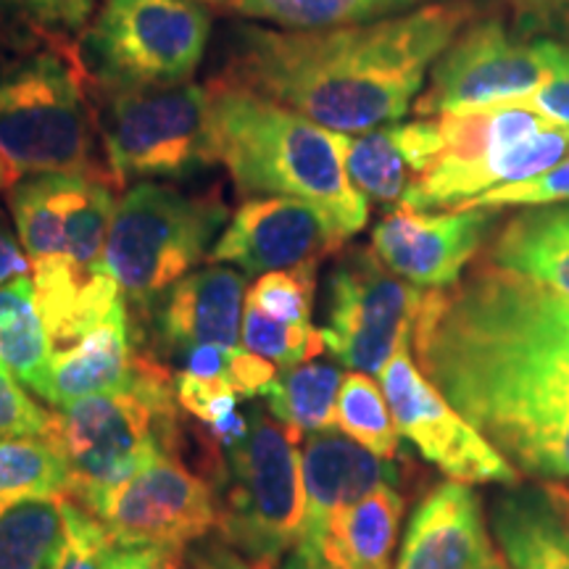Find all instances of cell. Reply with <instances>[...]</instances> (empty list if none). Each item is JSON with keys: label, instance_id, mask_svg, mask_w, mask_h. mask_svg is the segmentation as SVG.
Returning a JSON list of instances; mask_svg holds the SVG:
<instances>
[{"label": "cell", "instance_id": "6da1fadb", "mask_svg": "<svg viewBox=\"0 0 569 569\" xmlns=\"http://www.w3.org/2000/svg\"><path fill=\"white\" fill-rule=\"evenodd\" d=\"M419 369L469 425L536 480H569V301L482 264L427 290Z\"/></svg>", "mask_w": 569, "mask_h": 569}, {"label": "cell", "instance_id": "7a4b0ae2", "mask_svg": "<svg viewBox=\"0 0 569 569\" xmlns=\"http://www.w3.org/2000/svg\"><path fill=\"white\" fill-rule=\"evenodd\" d=\"M469 0L327 30L232 32L224 80L332 132H367L415 109L432 63L475 19Z\"/></svg>", "mask_w": 569, "mask_h": 569}, {"label": "cell", "instance_id": "3957f363", "mask_svg": "<svg viewBox=\"0 0 569 569\" xmlns=\"http://www.w3.org/2000/svg\"><path fill=\"white\" fill-rule=\"evenodd\" d=\"M211 130L219 161L240 196H288L325 211L346 238L367 227L369 201L348 180L340 132L284 106L217 80Z\"/></svg>", "mask_w": 569, "mask_h": 569}, {"label": "cell", "instance_id": "277c9868", "mask_svg": "<svg viewBox=\"0 0 569 569\" xmlns=\"http://www.w3.org/2000/svg\"><path fill=\"white\" fill-rule=\"evenodd\" d=\"M180 411L174 375L148 351H138L130 386L56 409L48 438L67 457L71 498L82 501L148 461L180 451Z\"/></svg>", "mask_w": 569, "mask_h": 569}, {"label": "cell", "instance_id": "5b68a950", "mask_svg": "<svg viewBox=\"0 0 569 569\" xmlns=\"http://www.w3.org/2000/svg\"><path fill=\"white\" fill-rule=\"evenodd\" d=\"M227 227L219 193L184 196L159 182H138L119 198L103 267L130 311L132 336L177 280L211 253Z\"/></svg>", "mask_w": 569, "mask_h": 569}, {"label": "cell", "instance_id": "8992f818", "mask_svg": "<svg viewBox=\"0 0 569 569\" xmlns=\"http://www.w3.org/2000/svg\"><path fill=\"white\" fill-rule=\"evenodd\" d=\"M296 432L256 403L251 432L232 451H209L217 480L219 532L256 569H280L303 515V475Z\"/></svg>", "mask_w": 569, "mask_h": 569}, {"label": "cell", "instance_id": "52a82bcc", "mask_svg": "<svg viewBox=\"0 0 569 569\" xmlns=\"http://www.w3.org/2000/svg\"><path fill=\"white\" fill-rule=\"evenodd\" d=\"M101 101V140L113 184L190 180L219 163L211 92L196 82H92Z\"/></svg>", "mask_w": 569, "mask_h": 569}, {"label": "cell", "instance_id": "ba28073f", "mask_svg": "<svg viewBox=\"0 0 569 569\" xmlns=\"http://www.w3.org/2000/svg\"><path fill=\"white\" fill-rule=\"evenodd\" d=\"M0 159L11 180L34 174L111 180L96 167V117L74 56L42 51L0 74Z\"/></svg>", "mask_w": 569, "mask_h": 569}, {"label": "cell", "instance_id": "9c48e42d", "mask_svg": "<svg viewBox=\"0 0 569 569\" xmlns=\"http://www.w3.org/2000/svg\"><path fill=\"white\" fill-rule=\"evenodd\" d=\"M209 34L211 17L193 0H103L84 56L92 82H190Z\"/></svg>", "mask_w": 569, "mask_h": 569}, {"label": "cell", "instance_id": "30bf717a", "mask_svg": "<svg viewBox=\"0 0 569 569\" xmlns=\"http://www.w3.org/2000/svg\"><path fill=\"white\" fill-rule=\"evenodd\" d=\"M427 290L417 288L382 264L375 248H351L327 280L325 351L353 372L380 375L415 325Z\"/></svg>", "mask_w": 569, "mask_h": 569}, {"label": "cell", "instance_id": "8fae6325", "mask_svg": "<svg viewBox=\"0 0 569 569\" xmlns=\"http://www.w3.org/2000/svg\"><path fill=\"white\" fill-rule=\"evenodd\" d=\"M119 549H161L182 553L219 528L217 488L167 453L130 478L82 498Z\"/></svg>", "mask_w": 569, "mask_h": 569}, {"label": "cell", "instance_id": "7c38bea8", "mask_svg": "<svg viewBox=\"0 0 569 569\" xmlns=\"http://www.w3.org/2000/svg\"><path fill=\"white\" fill-rule=\"evenodd\" d=\"M549 77L536 42L511 34L501 19H472L432 63L417 117L469 113L525 103Z\"/></svg>", "mask_w": 569, "mask_h": 569}, {"label": "cell", "instance_id": "4fadbf2b", "mask_svg": "<svg viewBox=\"0 0 569 569\" xmlns=\"http://www.w3.org/2000/svg\"><path fill=\"white\" fill-rule=\"evenodd\" d=\"M380 388L388 398L401 438L411 440L430 465L448 475V480L465 486L475 482L517 486V469L467 422L461 411L448 403V398L415 365L411 340L398 348L382 367Z\"/></svg>", "mask_w": 569, "mask_h": 569}, {"label": "cell", "instance_id": "5bb4252c", "mask_svg": "<svg viewBox=\"0 0 569 569\" xmlns=\"http://www.w3.org/2000/svg\"><path fill=\"white\" fill-rule=\"evenodd\" d=\"M338 224L317 206L288 196L248 198L213 243V264H232L246 274L288 272L319 264L346 243Z\"/></svg>", "mask_w": 569, "mask_h": 569}, {"label": "cell", "instance_id": "9a60e30c", "mask_svg": "<svg viewBox=\"0 0 569 569\" xmlns=\"http://www.w3.org/2000/svg\"><path fill=\"white\" fill-rule=\"evenodd\" d=\"M496 222L498 209L417 211L398 206L375 224L372 248L401 280L422 290H443L465 277Z\"/></svg>", "mask_w": 569, "mask_h": 569}, {"label": "cell", "instance_id": "2e32d148", "mask_svg": "<svg viewBox=\"0 0 569 569\" xmlns=\"http://www.w3.org/2000/svg\"><path fill=\"white\" fill-rule=\"evenodd\" d=\"M303 515L280 569H327L325 540L336 515L380 486H396L393 461L375 457L343 432H317L303 440Z\"/></svg>", "mask_w": 569, "mask_h": 569}, {"label": "cell", "instance_id": "e0dca14e", "mask_svg": "<svg viewBox=\"0 0 569 569\" xmlns=\"http://www.w3.org/2000/svg\"><path fill=\"white\" fill-rule=\"evenodd\" d=\"M248 282L238 269L217 264L193 269L159 298L142 325L156 356L182 353L190 346H240ZM146 340V338H142Z\"/></svg>", "mask_w": 569, "mask_h": 569}, {"label": "cell", "instance_id": "ac0fdd59", "mask_svg": "<svg viewBox=\"0 0 569 569\" xmlns=\"http://www.w3.org/2000/svg\"><path fill=\"white\" fill-rule=\"evenodd\" d=\"M396 569H507L478 493L457 480L432 488L409 519Z\"/></svg>", "mask_w": 569, "mask_h": 569}, {"label": "cell", "instance_id": "d6986e66", "mask_svg": "<svg viewBox=\"0 0 569 569\" xmlns=\"http://www.w3.org/2000/svg\"><path fill=\"white\" fill-rule=\"evenodd\" d=\"M440 146L436 119L396 122L377 130L340 132L348 180L367 201L401 203L411 182L425 174Z\"/></svg>", "mask_w": 569, "mask_h": 569}, {"label": "cell", "instance_id": "ffe728a7", "mask_svg": "<svg viewBox=\"0 0 569 569\" xmlns=\"http://www.w3.org/2000/svg\"><path fill=\"white\" fill-rule=\"evenodd\" d=\"M140 346L134 343L124 298L92 330L74 343L56 348L51 359V396L48 403L69 409L84 398L113 393L130 386Z\"/></svg>", "mask_w": 569, "mask_h": 569}, {"label": "cell", "instance_id": "44dd1931", "mask_svg": "<svg viewBox=\"0 0 569 569\" xmlns=\"http://www.w3.org/2000/svg\"><path fill=\"white\" fill-rule=\"evenodd\" d=\"M493 532L515 569H569V498L559 490L509 486L493 501Z\"/></svg>", "mask_w": 569, "mask_h": 569}, {"label": "cell", "instance_id": "7402d4cb", "mask_svg": "<svg viewBox=\"0 0 569 569\" xmlns=\"http://www.w3.org/2000/svg\"><path fill=\"white\" fill-rule=\"evenodd\" d=\"M488 264L522 274L569 301V203L532 206L498 230Z\"/></svg>", "mask_w": 569, "mask_h": 569}, {"label": "cell", "instance_id": "603a6c76", "mask_svg": "<svg viewBox=\"0 0 569 569\" xmlns=\"http://www.w3.org/2000/svg\"><path fill=\"white\" fill-rule=\"evenodd\" d=\"M403 498L380 486L336 515L325 540L327 569H390Z\"/></svg>", "mask_w": 569, "mask_h": 569}, {"label": "cell", "instance_id": "cb8c5ba5", "mask_svg": "<svg viewBox=\"0 0 569 569\" xmlns=\"http://www.w3.org/2000/svg\"><path fill=\"white\" fill-rule=\"evenodd\" d=\"M53 346L34 301L32 277L0 288V361L30 393L48 403Z\"/></svg>", "mask_w": 569, "mask_h": 569}, {"label": "cell", "instance_id": "d4e9b609", "mask_svg": "<svg viewBox=\"0 0 569 569\" xmlns=\"http://www.w3.org/2000/svg\"><path fill=\"white\" fill-rule=\"evenodd\" d=\"M71 490L67 457L51 438H0V515L34 501H63Z\"/></svg>", "mask_w": 569, "mask_h": 569}, {"label": "cell", "instance_id": "484cf974", "mask_svg": "<svg viewBox=\"0 0 569 569\" xmlns=\"http://www.w3.org/2000/svg\"><path fill=\"white\" fill-rule=\"evenodd\" d=\"M343 372L330 361H301L280 369L272 388L267 390L269 415L282 422L298 438L336 430L338 393L343 386Z\"/></svg>", "mask_w": 569, "mask_h": 569}, {"label": "cell", "instance_id": "4316f807", "mask_svg": "<svg viewBox=\"0 0 569 569\" xmlns=\"http://www.w3.org/2000/svg\"><path fill=\"white\" fill-rule=\"evenodd\" d=\"M436 0H232L240 13L267 19L282 30H327L398 17Z\"/></svg>", "mask_w": 569, "mask_h": 569}, {"label": "cell", "instance_id": "83f0119b", "mask_svg": "<svg viewBox=\"0 0 569 569\" xmlns=\"http://www.w3.org/2000/svg\"><path fill=\"white\" fill-rule=\"evenodd\" d=\"M338 430L356 440L375 457L393 461L401 451V432L390 415L388 398L372 377L365 372H348L338 393L336 407Z\"/></svg>", "mask_w": 569, "mask_h": 569}, {"label": "cell", "instance_id": "f1b7e54d", "mask_svg": "<svg viewBox=\"0 0 569 569\" xmlns=\"http://www.w3.org/2000/svg\"><path fill=\"white\" fill-rule=\"evenodd\" d=\"M63 536L61 501H34L0 515V569H51Z\"/></svg>", "mask_w": 569, "mask_h": 569}, {"label": "cell", "instance_id": "f546056e", "mask_svg": "<svg viewBox=\"0 0 569 569\" xmlns=\"http://www.w3.org/2000/svg\"><path fill=\"white\" fill-rule=\"evenodd\" d=\"M319 264H306L288 272L261 274L248 288L246 306L261 311V315L277 319V322L296 327H315L311 309H315Z\"/></svg>", "mask_w": 569, "mask_h": 569}, {"label": "cell", "instance_id": "4dcf8cb0", "mask_svg": "<svg viewBox=\"0 0 569 569\" xmlns=\"http://www.w3.org/2000/svg\"><path fill=\"white\" fill-rule=\"evenodd\" d=\"M240 340L248 351L272 361L277 369H290L301 361L317 359L325 351L322 336L317 327H296L277 322V319L261 315V311L246 306L243 332Z\"/></svg>", "mask_w": 569, "mask_h": 569}, {"label": "cell", "instance_id": "1f68e13d", "mask_svg": "<svg viewBox=\"0 0 569 569\" xmlns=\"http://www.w3.org/2000/svg\"><path fill=\"white\" fill-rule=\"evenodd\" d=\"M63 536L51 569H106L117 549L101 519L88 511L74 498L61 501Z\"/></svg>", "mask_w": 569, "mask_h": 569}, {"label": "cell", "instance_id": "d6a6232c", "mask_svg": "<svg viewBox=\"0 0 569 569\" xmlns=\"http://www.w3.org/2000/svg\"><path fill=\"white\" fill-rule=\"evenodd\" d=\"M569 203V156L557 167L546 169L528 180H519L501 188L488 190L461 206V209H503V206H549Z\"/></svg>", "mask_w": 569, "mask_h": 569}, {"label": "cell", "instance_id": "836d02e7", "mask_svg": "<svg viewBox=\"0 0 569 569\" xmlns=\"http://www.w3.org/2000/svg\"><path fill=\"white\" fill-rule=\"evenodd\" d=\"M53 411L40 407L0 361V438L51 436Z\"/></svg>", "mask_w": 569, "mask_h": 569}, {"label": "cell", "instance_id": "e575fe53", "mask_svg": "<svg viewBox=\"0 0 569 569\" xmlns=\"http://www.w3.org/2000/svg\"><path fill=\"white\" fill-rule=\"evenodd\" d=\"M0 6L19 11L51 34H74L88 24L98 0H0Z\"/></svg>", "mask_w": 569, "mask_h": 569}, {"label": "cell", "instance_id": "d590c367", "mask_svg": "<svg viewBox=\"0 0 569 569\" xmlns=\"http://www.w3.org/2000/svg\"><path fill=\"white\" fill-rule=\"evenodd\" d=\"M277 375H280V369H277L272 361L251 353L246 346L234 348L230 365V386L238 396L264 398L267 390L272 388V382L277 380Z\"/></svg>", "mask_w": 569, "mask_h": 569}, {"label": "cell", "instance_id": "8d00e7d4", "mask_svg": "<svg viewBox=\"0 0 569 569\" xmlns=\"http://www.w3.org/2000/svg\"><path fill=\"white\" fill-rule=\"evenodd\" d=\"M238 348V346H234ZM234 348L227 346H190L182 353H177L174 359L180 361V372L201 377V380H224L230 382V365Z\"/></svg>", "mask_w": 569, "mask_h": 569}, {"label": "cell", "instance_id": "74e56055", "mask_svg": "<svg viewBox=\"0 0 569 569\" xmlns=\"http://www.w3.org/2000/svg\"><path fill=\"white\" fill-rule=\"evenodd\" d=\"M182 557L188 569H256L232 546H227L222 538L198 540V543L184 549Z\"/></svg>", "mask_w": 569, "mask_h": 569}, {"label": "cell", "instance_id": "f35d334b", "mask_svg": "<svg viewBox=\"0 0 569 569\" xmlns=\"http://www.w3.org/2000/svg\"><path fill=\"white\" fill-rule=\"evenodd\" d=\"M27 274H30V259L21 248L17 227H11L9 217L0 209V288Z\"/></svg>", "mask_w": 569, "mask_h": 569}, {"label": "cell", "instance_id": "ab89813d", "mask_svg": "<svg viewBox=\"0 0 569 569\" xmlns=\"http://www.w3.org/2000/svg\"><path fill=\"white\" fill-rule=\"evenodd\" d=\"M182 553L161 549H119L117 546L106 569H188Z\"/></svg>", "mask_w": 569, "mask_h": 569}, {"label": "cell", "instance_id": "60d3db41", "mask_svg": "<svg viewBox=\"0 0 569 569\" xmlns=\"http://www.w3.org/2000/svg\"><path fill=\"white\" fill-rule=\"evenodd\" d=\"M9 182H11V174H9V169H6L3 159H0V188H6Z\"/></svg>", "mask_w": 569, "mask_h": 569}, {"label": "cell", "instance_id": "b9f144b4", "mask_svg": "<svg viewBox=\"0 0 569 569\" xmlns=\"http://www.w3.org/2000/svg\"><path fill=\"white\" fill-rule=\"evenodd\" d=\"M206 3H224V0H206Z\"/></svg>", "mask_w": 569, "mask_h": 569}]
</instances>
